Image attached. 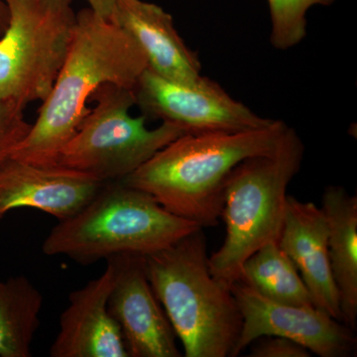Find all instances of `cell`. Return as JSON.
<instances>
[{
	"instance_id": "2e32d148",
	"label": "cell",
	"mask_w": 357,
	"mask_h": 357,
	"mask_svg": "<svg viewBox=\"0 0 357 357\" xmlns=\"http://www.w3.org/2000/svg\"><path fill=\"white\" fill-rule=\"evenodd\" d=\"M43 295L24 275L0 279V357H30Z\"/></svg>"
},
{
	"instance_id": "5bb4252c",
	"label": "cell",
	"mask_w": 357,
	"mask_h": 357,
	"mask_svg": "<svg viewBox=\"0 0 357 357\" xmlns=\"http://www.w3.org/2000/svg\"><path fill=\"white\" fill-rule=\"evenodd\" d=\"M109 20L140 47L147 69L178 83L192 84L201 79L198 55L181 38L172 16L162 7L143 0H115Z\"/></svg>"
},
{
	"instance_id": "277c9868",
	"label": "cell",
	"mask_w": 357,
	"mask_h": 357,
	"mask_svg": "<svg viewBox=\"0 0 357 357\" xmlns=\"http://www.w3.org/2000/svg\"><path fill=\"white\" fill-rule=\"evenodd\" d=\"M199 229L169 213L148 192L121 181L107 182L76 215L59 220L42 252L89 265L117 255H152Z\"/></svg>"
},
{
	"instance_id": "e0dca14e",
	"label": "cell",
	"mask_w": 357,
	"mask_h": 357,
	"mask_svg": "<svg viewBox=\"0 0 357 357\" xmlns=\"http://www.w3.org/2000/svg\"><path fill=\"white\" fill-rule=\"evenodd\" d=\"M238 280L267 299L294 306H314L297 268L278 241L258 249L241 267ZM237 280V281H238Z\"/></svg>"
},
{
	"instance_id": "8992f818",
	"label": "cell",
	"mask_w": 357,
	"mask_h": 357,
	"mask_svg": "<svg viewBox=\"0 0 357 357\" xmlns=\"http://www.w3.org/2000/svg\"><path fill=\"white\" fill-rule=\"evenodd\" d=\"M91 100L95 105L59 152L56 165L86 174L100 182L123 180L169 143L188 133L177 124L165 121L150 129L145 115L132 116L133 89L103 84Z\"/></svg>"
},
{
	"instance_id": "d6986e66",
	"label": "cell",
	"mask_w": 357,
	"mask_h": 357,
	"mask_svg": "<svg viewBox=\"0 0 357 357\" xmlns=\"http://www.w3.org/2000/svg\"><path fill=\"white\" fill-rule=\"evenodd\" d=\"M23 112L24 109L17 105L0 100V166L13 156L31 128Z\"/></svg>"
},
{
	"instance_id": "7a4b0ae2",
	"label": "cell",
	"mask_w": 357,
	"mask_h": 357,
	"mask_svg": "<svg viewBox=\"0 0 357 357\" xmlns=\"http://www.w3.org/2000/svg\"><path fill=\"white\" fill-rule=\"evenodd\" d=\"M288 128L275 121L243 132L187 133L121 182L148 192L169 213L202 229L215 227L229 174L245 159L273 152Z\"/></svg>"
},
{
	"instance_id": "52a82bcc",
	"label": "cell",
	"mask_w": 357,
	"mask_h": 357,
	"mask_svg": "<svg viewBox=\"0 0 357 357\" xmlns=\"http://www.w3.org/2000/svg\"><path fill=\"white\" fill-rule=\"evenodd\" d=\"M0 36V100L25 109L50 93L76 24L72 0H4Z\"/></svg>"
},
{
	"instance_id": "30bf717a",
	"label": "cell",
	"mask_w": 357,
	"mask_h": 357,
	"mask_svg": "<svg viewBox=\"0 0 357 357\" xmlns=\"http://www.w3.org/2000/svg\"><path fill=\"white\" fill-rule=\"evenodd\" d=\"M107 260L114 267L107 307L121 328L129 357L182 356L148 279L145 256L123 255Z\"/></svg>"
},
{
	"instance_id": "9a60e30c",
	"label": "cell",
	"mask_w": 357,
	"mask_h": 357,
	"mask_svg": "<svg viewBox=\"0 0 357 357\" xmlns=\"http://www.w3.org/2000/svg\"><path fill=\"white\" fill-rule=\"evenodd\" d=\"M328 225V257L340 294L342 323L357 326V198L344 188L328 185L323 195Z\"/></svg>"
},
{
	"instance_id": "ffe728a7",
	"label": "cell",
	"mask_w": 357,
	"mask_h": 357,
	"mask_svg": "<svg viewBox=\"0 0 357 357\" xmlns=\"http://www.w3.org/2000/svg\"><path fill=\"white\" fill-rule=\"evenodd\" d=\"M251 347L250 357H310L306 347L289 338L268 335L255 340Z\"/></svg>"
},
{
	"instance_id": "5b68a950",
	"label": "cell",
	"mask_w": 357,
	"mask_h": 357,
	"mask_svg": "<svg viewBox=\"0 0 357 357\" xmlns=\"http://www.w3.org/2000/svg\"><path fill=\"white\" fill-rule=\"evenodd\" d=\"M304 153L300 136L288 128L273 152L245 159L229 174L222 213L225 238L208 259L211 275L223 285L238 280L243 263L258 249L279 241L287 188L299 173Z\"/></svg>"
},
{
	"instance_id": "3957f363",
	"label": "cell",
	"mask_w": 357,
	"mask_h": 357,
	"mask_svg": "<svg viewBox=\"0 0 357 357\" xmlns=\"http://www.w3.org/2000/svg\"><path fill=\"white\" fill-rule=\"evenodd\" d=\"M203 229L145 256L148 279L185 357H232L241 326L231 289L211 275Z\"/></svg>"
},
{
	"instance_id": "4fadbf2b",
	"label": "cell",
	"mask_w": 357,
	"mask_h": 357,
	"mask_svg": "<svg viewBox=\"0 0 357 357\" xmlns=\"http://www.w3.org/2000/svg\"><path fill=\"white\" fill-rule=\"evenodd\" d=\"M279 246L292 260L312 304L342 323L340 294L328 257V225L323 208L288 196Z\"/></svg>"
},
{
	"instance_id": "6da1fadb",
	"label": "cell",
	"mask_w": 357,
	"mask_h": 357,
	"mask_svg": "<svg viewBox=\"0 0 357 357\" xmlns=\"http://www.w3.org/2000/svg\"><path fill=\"white\" fill-rule=\"evenodd\" d=\"M146 69L144 54L126 30L89 7L79 11L53 88L11 157L34 165H56L59 152L91 110L88 102L93 93L107 84L133 89Z\"/></svg>"
},
{
	"instance_id": "7c38bea8",
	"label": "cell",
	"mask_w": 357,
	"mask_h": 357,
	"mask_svg": "<svg viewBox=\"0 0 357 357\" xmlns=\"http://www.w3.org/2000/svg\"><path fill=\"white\" fill-rule=\"evenodd\" d=\"M114 267L73 291L60 318V331L51 345L52 357H129L121 328L107 307Z\"/></svg>"
},
{
	"instance_id": "ac0fdd59",
	"label": "cell",
	"mask_w": 357,
	"mask_h": 357,
	"mask_svg": "<svg viewBox=\"0 0 357 357\" xmlns=\"http://www.w3.org/2000/svg\"><path fill=\"white\" fill-rule=\"evenodd\" d=\"M335 0H268L271 15L270 42L276 50L285 51L307 36V13L314 6H332Z\"/></svg>"
},
{
	"instance_id": "9c48e42d",
	"label": "cell",
	"mask_w": 357,
	"mask_h": 357,
	"mask_svg": "<svg viewBox=\"0 0 357 357\" xmlns=\"http://www.w3.org/2000/svg\"><path fill=\"white\" fill-rule=\"evenodd\" d=\"M230 289L243 318L232 357L268 335L292 340L319 357H349L356 351L354 331L318 307L274 302L241 280Z\"/></svg>"
},
{
	"instance_id": "44dd1931",
	"label": "cell",
	"mask_w": 357,
	"mask_h": 357,
	"mask_svg": "<svg viewBox=\"0 0 357 357\" xmlns=\"http://www.w3.org/2000/svg\"><path fill=\"white\" fill-rule=\"evenodd\" d=\"M89 4V8L102 16L103 18L110 20L112 10H114L115 0H86Z\"/></svg>"
},
{
	"instance_id": "7402d4cb",
	"label": "cell",
	"mask_w": 357,
	"mask_h": 357,
	"mask_svg": "<svg viewBox=\"0 0 357 357\" xmlns=\"http://www.w3.org/2000/svg\"><path fill=\"white\" fill-rule=\"evenodd\" d=\"M8 21V8H7L6 1L0 0V36L6 31Z\"/></svg>"
},
{
	"instance_id": "ba28073f",
	"label": "cell",
	"mask_w": 357,
	"mask_h": 357,
	"mask_svg": "<svg viewBox=\"0 0 357 357\" xmlns=\"http://www.w3.org/2000/svg\"><path fill=\"white\" fill-rule=\"evenodd\" d=\"M133 93L135 105L147 119L177 124L188 133L243 132L266 128L275 121L256 114L204 76L184 84L146 69Z\"/></svg>"
},
{
	"instance_id": "8fae6325",
	"label": "cell",
	"mask_w": 357,
	"mask_h": 357,
	"mask_svg": "<svg viewBox=\"0 0 357 357\" xmlns=\"http://www.w3.org/2000/svg\"><path fill=\"white\" fill-rule=\"evenodd\" d=\"M103 184L66 167L34 165L10 157L0 166V220L20 208L66 220L81 211Z\"/></svg>"
}]
</instances>
